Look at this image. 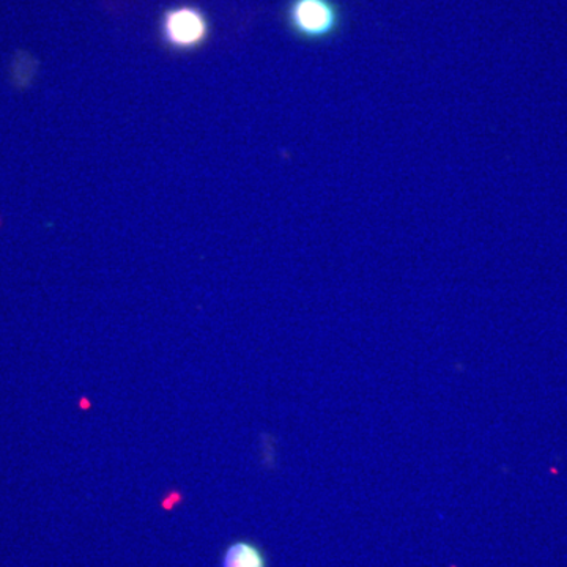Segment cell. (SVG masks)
Returning a JSON list of instances; mask_svg holds the SVG:
<instances>
[{
	"label": "cell",
	"instance_id": "cell-2",
	"mask_svg": "<svg viewBox=\"0 0 567 567\" xmlns=\"http://www.w3.org/2000/svg\"><path fill=\"white\" fill-rule=\"evenodd\" d=\"M210 37V21L203 10L193 6H178L162 17V39L174 51H193L203 47Z\"/></svg>",
	"mask_w": 567,
	"mask_h": 567
},
{
	"label": "cell",
	"instance_id": "cell-1",
	"mask_svg": "<svg viewBox=\"0 0 567 567\" xmlns=\"http://www.w3.org/2000/svg\"><path fill=\"white\" fill-rule=\"evenodd\" d=\"M286 21L295 37L319 43L341 32L344 13L336 0H289Z\"/></svg>",
	"mask_w": 567,
	"mask_h": 567
},
{
	"label": "cell",
	"instance_id": "cell-3",
	"mask_svg": "<svg viewBox=\"0 0 567 567\" xmlns=\"http://www.w3.org/2000/svg\"><path fill=\"white\" fill-rule=\"evenodd\" d=\"M221 567H268V558L251 540H235L224 550Z\"/></svg>",
	"mask_w": 567,
	"mask_h": 567
}]
</instances>
